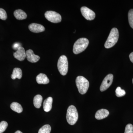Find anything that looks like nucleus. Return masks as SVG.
<instances>
[{"instance_id":"obj_1","label":"nucleus","mask_w":133,"mask_h":133,"mask_svg":"<svg viewBox=\"0 0 133 133\" xmlns=\"http://www.w3.org/2000/svg\"><path fill=\"white\" fill-rule=\"evenodd\" d=\"M119 38V31L116 28L112 29L108 38L105 44V47L107 49L113 47L118 42Z\"/></svg>"},{"instance_id":"obj_2","label":"nucleus","mask_w":133,"mask_h":133,"mask_svg":"<svg viewBox=\"0 0 133 133\" xmlns=\"http://www.w3.org/2000/svg\"><path fill=\"white\" fill-rule=\"evenodd\" d=\"M78 118V113L77 109L74 105L70 106L67 110L66 119L70 125H74L77 121Z\"/></svg>"},{"instance_id":"obj_3","label":"nucleus","mask_w":133,"mask_h":133,"mask_svg":"<svg viewBox=\"0 0 133 133\" xmlns=\"http://www.w3.org/2000/svg\"><path fill=\"white\" fill-rule=\"evenodd\" d=\"M76 84L79 93L84 94L87 92L89 87V82L84 77L81 76L77 77Z\"/></svg>"},{"instance_id":"obj_4","label":"nucleus","mask_w":133,"mask_h":133,"mask_svg":"<svg viewBox=\"0 0 133 133\" xmlns=\"http://www.w3.org/2000/svg\"><path fill=\"white\" fill-rule=\"evenodd\" d=\"M89 41L87 38H81L76 41L73 46V52L77 55L83 52L88 47Z\"/></svg>"},{"instance_id":"obj_5","label":"nucleus","mask_w":133,"mask_h":133,"mask_svg":"<svg viewBox=\"0 0 133 133\" xmlns=\"http://www.w3.org/2000/svg\"><path fill=\"white\" fill-rule=\"evenodd\" d=\"M57 67L61 75H66L68 71V61L66 56L62 55L60 57L58 61Z\"/></svg>"},{"instance_id":"obj_6","label":"nucleus","mask_w":133,"mask_h":133,"mask_svg":"<svg viewBox=\"0 0 133 133\" xmlns=\"http://www.w3.org/2000/svg\"><path fill=\"white\" fill-rule=\"evenodd\" d=\"M45 18L49 21L53 23H58L62 21L61 15L53 11H47L45 13Z\"/></svg>"},{"instance_id":"obj_7","label":"nucleus","mask_w":133,"mask_h":133,"mask_svg":"<svg viewBox=\"0 0 133 133\" xmlns=\"http://www.w3.org/2000/svg\"><path fill=\"white\" fill-rule=\"evenodd\" d=\"M113 80V75L112 74H109L106 76L102 81L100 87V90L103 92L107 90L111 86Z\"/></svg>"},{"instance_id":"obj_8","label":"nucleus","mask_w":133,"mask_h":133,"mask_svg":"<svg viewBox=\"0 0 133 133\" xmlns=\"http://www.w3.org/2000/svg\"><path fill=\"white\" fill-rule=\"evenodd\" d=\"M81 12L82 15L86 19L92 21L95 19V14L94 11L87 7H82L81 8Z\"/></svg>"},{"instance_id":"obj_9","label":"nucleus","mask_w":133,"mask_h":133,"mask_svg":"<svg viewBox=\"0 0 133 133\" xmlns=\"http://www.w3.org/2000/svg\"><path fill=\"white\" fill-rule=\"evenodd\" d=\"M26 57L29 62L32 63H36L40 59V57L35 55L33 51L31 49L26 51Z\"/></svg>"},{"instance_id":"obj_10","label":"nucleus","mask_w":133,"mask_h":133,"mask_svg":"<svg viewBox=\"0 0 133 133\" xmlns=\"http://www.w3.org/2000/svg\"><path fill=\"white\" fill-rule=\"evenodd\" d=\"M14 56L15 58L19 61H23L26 57V51L24 48L21 46L18 49L16 52L14 53Z\"/></svg>"},{"instance_id":"obj_11","label":"nucleus","mask_w":133,"mask_h":133,"mask_svg":"<svg viewBox=\"0 0 133 133\" xmlns=\"http://www.w3.org/2000/svg\"><path fill=\"white\" fill-rule=\"evenodd\" d=\"M29 30L33 33H38L45 30V28L43 25L37 23H33L29 26Z\"/></svg>"},{"instance_id":"obj_12","label":"nucleus","mask_w":133,"mask_h":133,"mask_svg":"<svg viewBox=\"0 0 133 133\" xmlns=\"http://www.w3.org/2000/svg\"><path fill=\"white\" fill-rule=\"evenodd\" d=\"M109 115V112L107 109H102L98 110L95 115V118L101 120L107 117Z\"/></svg>"},{"instance_id":"obj_13","label":"nucleus","mask_w":133,"mask_h":133,"mask_svg":"<svg viewBox=\"0 0 133 133\" xmlns=\"http://www.w3.org/2000/svg\"><path fill=\"white\" fill-rule=\"evenodd\" d=\"M37 82L38 84H46L49 83V79L45 74L41 73L38 74L36 78Z\"/></svg>"},{"instance_id":"obj_14","label":"nucleus","mask_w":133,"mask_h":133,"mask_svg":"<svg viewBox=\"0 0 133 133\" xmlns=\"http://www.w3.org/2000/svg\"><path fill=\"white\" fill-rule=\"evenodd\" d=\"M52 98L51 97H48L44 101L43 103V109L46 112L50 111L52 108Z\"/></svg>"},{"instance_id":"obj_15","label":"nucleus","mask_w":133,"mask_h":133,"mask_svg":"<svg viewBox=\"0 0 133 133\" xmlns=\"http://www.w3.org/2000/svg\"><path fill=\"white\" fill-rule=\"evenodd\" d=\"M14 15L17 20H22L26 19L27 15L23 10L21 9L16 10L14 12Z\"/></svg>"},{"instance_id":"obj_16","label":"nucleus","mask_w":133,"mask_h":133,"mask_svg":"<svg viewBox=\"0 0 133 133\" xmlns=\"http://www.w3.org/2000/svg\"><path fill=\"white\" fill-rule=\"evenodd\" d=\"M22 72L21 69L19 68H15L14 69L11 77L13 79H15L16 78L20 79L22 78Z\"/></svg>"},{"instance_id":"obj_17","label":"nucleus","mask_w":133,"mask_h":133,"mask_svg":"<svg viewBox=\"0 0 133 133\" xmlns=\"http://www.w3.org/2000/svg\"><path fill=\"white\" fill-rule=\"evenodd\" d=\"M42 97L40 95H37L35 96L33 99V104L35 107L39 108L42 105Z\"/></svg>"},{"instance_id":"obj_18","label":"nucleus","mask_w":133,"mask_h":133,"mask_svg":"<svg viewBox=\"0 0 133 133\" xmlns=\"http://www.w3.org/2000/svg\"><path fill=\"white\" fill-rule=\"evenodd\" d=\"M10 108L13 111L18 113H21L23 111V108L21 105L19 103L14 102L10 105Z\"/></svg>"},{"instance_id":"obj_19","label":"nucleus","mask_w":133,"mask_h":133,"mask_svg":"<svg viewBox=\"0 0 133 133\" xmlns=\"http://www.w3.org/2000/svg\"><path fill=\"white\" fill-rule=\"evenodd\" d=\"M51 131V127L49 125H45L43 126L39 130L38 133H50Z\"/></svg>"},{"instance_id":"obj_20","label":"nucleus","mask_w":133,"mask_h":133,"mask_svg":"<svg viewBox=\"0 0 133 133\" xmlns=\"http://www.w3.org/2000/svg\"><path fill=\"white\" fill-rule=\"evenodd\" d=\"M116 95L118 97H123L126 94V92L124 90H122L120 87H118L115 90Z\"/></svg>"},{"instance_id":"obj_21","label":"nucleus","mask_w":133,"mask_h":133,"mask_svg":"<svg viewBox=\"0 0 133 133\" xmlns=\"http://www.w3.org/2000/svg\"><path fill=\"white\" fill-rule=\"evenodd\" d=\"M128 21L130 26L133 29V9L130 10L128 14Z\"/></svg>"},{"instance_id":"obj_22","label":"nucleus","mask_w":133,"mask_h":133,"mask_svg":"<svg viewBox=\"0 0 133 133\" xmlns=\"http://www.w3.org/2000/svg\"><path fill=\"white\" fill-rule=\"evenodd\" d=\"M8 124L6 122L2 121L0 123V133H2L6 129Z\"/></svg>"},{"instance_id":"obj_23","label":"nucleus","mask_w":133,"mask_h":133,"mask_svg":"<svg viewBox=\"0 0 133 133\" xmlns=\"http://www.w3.org/2000/svg\"><path fill=\"white\" fill-rule=\"evenodd\" d=\"M7 18L6 12L3 9L0 8V19L2 20H6Z\"/></svg>"},{"instance_id":"obj_24","label":"nucleus","mask_w":133,"mask_h":133,"mask_svg":"<svg viewBox=\"0 0 133 133\" xmlns=\"http://www.w3.org/2000/svg\"><path fill=\"white\" fill-rule=\"evenodd\" d=\"M124 133H133V126L131 124H128L126 126Z\"/></svg>"},{"instance_id":"obj_25","label":"nucleus","mask_w":133,"mask_h":133,"mask_svg":"<svg viewBox=\"0 0 133 133\" xmlns=\"http://www.w3.org/2000/svg\"><path fill=\"white\" fill-rule=\"evenodd\" d=\"M20 47H21V46H20V44L19 43H15L13 45V49L14 50H17Z\"/></svg>"},{"instance_id":"obj_26","label":"nucleus","mask_w":133,"mask_h":133,"mask_svg":"<svg viewBox=\"0 0 133 133\" xmlns=\"http://www.w3.org/2000/svg\"><path fill=\"white\" fill-rule=\"evenodd\" d=\"M129 58L132 63H133V52H131L129 56Z\"/></svg>"},{"instance_id":"obj_27","label":"nucleus","mask_w":133,"mask_h":133,"mask_svg":"<svg viewBox=\"0 0 133 133\" xmlns=\"http://www.w3.org/2000/svg\"><path fill=\"white\" fill-rule=\"evenodd\" d=\"M15 133H23L22 132H21V131H17Z\"/></svg>"},{"instance_id":"obj_28","label":"nucleus","mask_w":133,"mask_h":133,"mask_svg":"<svg viewBox=\"0 0 133 133\" xmlns=\"http://www.w3.org/2000/svg\"><path fill=\"white\" fill-rule=\"evenodd\" d=\"M132 83H133V79H132Z\"/></svg>"}]
</instances>
